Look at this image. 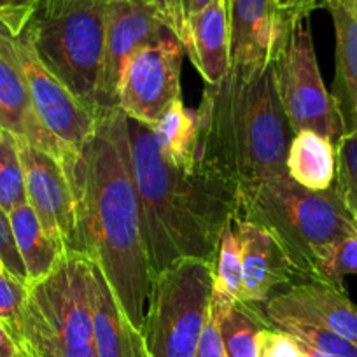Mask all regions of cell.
<instances>
[{
	"label": "cell",
	"instance_id": "cell-1",
	"mask_svg": "<svg viewBox=\"0 0 357 357\" xmlns=\"http://www.w3.org/2000/svg\"><path fill=\"white\" fill-rule=\"evenodd\" d=\"M61 160L74 193L79 254L100 268L119 307L142 331L151 268L128 116L119 107L98 112L89 139Z\"/></svg>",
	"mask_w": 357,
	"mask_h": 357
},
{
	"label": "cell",
	"instance_id": "cell-2",
	"mask_svg": "<svg viewBox=\"0 0 357 357\" xmlns=\"http://www.w3.org/2000/svg\"><path fill=\"white\" fill-rule=\"evenodd\" d=\"M128 132L151 280L177 259L214 264L222 229L238 215V184L205 161H168L151 126L128 119Z\"/></svg>",
	"mask_w": 357,
	"mask_h": 357
},
{
	"label": "cell",
	"instance_id": "cell-3",
	"mask_svg": "<svg viewBox=\"0 0 357 357\" xmlns=\"http://www.w3.org/2000/svg\"><path fill=\"white\" fill-rule=\"evenodd\" d=\"M197 116V161L221 170L238 188L287 175L294 133L277 97L272 63L229 68L221 82L205 86Z\"/></svg>",
	"mask_w": 357,
	"mask_h": 357
},
{
	"label": "cell",
	"instance_id": "cell-4",
	"mask_svg": "<svg viewBox=\"0 0 357 357\" xmlns=\"http://www.w3.org/2000/svg\"><path fill=\"white\" fill-rule=\"evenodd\" d=\"M266 229L291 261L301 282H322L333 249L357 226L335 188L310 191L289 177L240 186L238 215Z\"/></svg>",
	"mask_w": 357,
	"mask_h": 357
},
{
	"label": "cell",
	"instance_id": "cell-5",
	"mask_svg": "<svg viewBox=\"0 0 357 357\" xmlns=\"http://www.w3.org/2000/svg\"><path fill=\"white\" fill-rule=\"evenodd\" d=\"M109 0H44L29 20L43 63L97 118Z\"/></svg>",
	"mask_w": 357,
	"mask_h": 357
},
{
	"label": "cell",
	"instance_id": "cell-6",
	"mask_svg": "<svg viewBox=\"0 0 357 357\" xmlns=\"http://www.w3.org/2000/svg\"><path fill=\"white\" fill-rule=\"evenodd\" d=\"M214 264L177 259L151 280L142 336L149 357H195L212 300Z\"/></svg>",
	"mask_w": 357,
	"mask_h": 357
},
{
	"label": "cell",
	"instance_id": "cell-7",
	"mask_svg": "<svg viewBox=\"0 0 357 357\" xmlns=\"http://www.w3.org/2000/svg\"><path fill=\"white\" fill-rule=\"evenodd\" d=\"M272 70L277 97L293 133L312 130L338 142L343 137L342 118L322 81L308 20L291 29L273 58Z\"/></svg>",
	"mask_w": 357,
	"mask_h": 357
},
{
	"label": "cell",
	"instance_id": "cell-8",
	"mask_svg": "<svg viewBox=\"0 0 357 357\" xmlns=\"http://www.w3.org/2000/svg\"><path fill=\"white\" fill-rule=\"evenodd\" d=\"M32 15L33 11L6 15L11 22L16 63L22 70L30 100L43 125L56 137L58 142L67 149L75 151L93 133L97 118L86 111L43 63L29 32V20Z\"/></svg>",
	"mask_w": 357,
	"mask_h": 357
},
{
	"label": "cell",
	"instance_id": "cell-9",
	"mask_svg": "<svg viewBox=\"0 0 357 357\" xmlns=\"http://www.w3.org/2000/svg\"><path fill=\"white\" fill-rule=\"evenodd\" d=\"M184 47L172 36L147 44L130 58L119 86V109L128 119L153 126L181 98Z\"/></svg>",
	"mask_w": 357,
	"mask_h": 357
},
{
	"label": "cell",
	"instance_id": "cell-10",
	"mask_svg": "<svg viewBox=\"0 0 357 357\" xmlns=\"http://www.w3.org/2000/svg\"><path fill=\"white\" fill-rule=\"evenodd\" d=\"M16 140L25 172L26 202L65 252L79 254L75 202L63 160L29 140Z\"/></svg>",
	"mask_w": 357,
	"mask_h": 357
},
{
	"label": "cell",
	"instance_id": "cell-11",
	"mask_svg": "<svg viewBox=\"0 0 357 357\" xmlns=\"http://www.w3.org/2000/svg\"><path fill=\"white\" fill-rule=\"evenodd\" d=\"M172 36L153 0H109L105 58L98 112L119 107V86L130 58L147 44Z\"/></svg>",
	"mask_w": 357,
	"mask_h": 357
},
{
	"label": "cell",
	"instance_id": "cell-12",
	"mask_svg": "<svg viewBox=\"0 0 357 357\" xmlns=\"http://www.w3.org/2000/svg\"><path fill=\"white\" fill-rule=\"evenodd\" d=\"M268 321H298L336 333L357 347V305L345 291L324 282H298L263 305Z\"/></svg>",
	"mask_w": 357,
	"mask_h": 357
},
{
	"label": "cell",
	"instance_id": "cell-13",
	"mask_svg": "<svg viewBox=\"0 0 357 357\" xmlns=\"http://www.w3.org/2000/svg\"><path fill=\"white\" fill-rule=\"evenodd\" d=\"M231 68L257 70L272 63L294 25L284 22L277 0H226Z\"/></svg>",
	"mask_w": 357,
	"mask_h": 357
},
{
	"label": "cell",
	"instance_id": "cell-14",
	"mask_svg": "<svg viewBox=\"0 0 357 357\" xmlns=\"http://www.w3.org/2000/svg\"><path fill=\"white\" fill-rule=\"evenodd\" d=\"M0 126L16 139L29 140L33 146L63 158L67 147L43 125L36 114L22 70L13 50L11 22L0 15Z\"/></svg>",
	"mask_w": 357,
	"mask_h": 357
},
{
	"label": "cell",
	"instance_id": "cell-15",
	"mask_svg": "<svg viewBox=\"0 0 357 357\" xmlns=\"http://www.w3.org/2000/svg\"><path fill=\"white\" fill-rule=\"evenodd\" d=\"M242 240V289L238 301L263 307L280 286L301 282L291 261L266 229L235 218Z\"/></svg>",
	"mask_w": 357,
	"mask_h": 357
},
{
	"label": "cell",
	"instance_id": "cell-16",
	"mask_svg": "<svg viewBox=\"0 0 357 357\" xmlns=\"http://www.w3.org/2000/svg\"><path fill=\"white\" fill-rule=\"evenodd\" d=\"M91 312L98 357H149L142 331L126 317L107 279L95 263H91Z\"/></svg>",
	"mask_w": 357,
	"mask_h": 357
},
{
	"label": "cell",
	"instance_id": "cell-17",
	"mask_svg": "<svg viewBox=\"0 0 357 357\" xmlns=\"http://www.w3.org/2000/svg\"><path fill=\"white\" fill-rule=\"evenodd\" d=\"M335 25V82L333 98L338 107L343 135L357 133V4L356 0H329Z\"/></svg>",
	"mask_w": 357,
	"mask_h": 357
},
{
	"label": "cell",
	"instance_id": "cell-18",
	"mask_svg": "<svg viewBox=\"0 0 357 357\" xmlns=\"http://www.w3.org/2000/svg\"><path fill=\"white\" fill-rule=\"evenodd\" d=\"M190 43L184 53L207 84H218L231 68V40L226 0H212L190 18Z\"/></svg>",
	"mask_w": 357,
	"mask_h": 357
},
{
	"label": "cell",
	"instance_id": "cell-19",
	"mask_svg": "<svg viewBox=\"0 0 357 357\" xmlns=\"http://www.w3.org/2000/svg\"><path fill=\"white\" fill-rule=\"evenodd\" d=\"M13 238L26 272V286L46 279L67 256L63 247L44 229L32 207L18 205L9 212Z\"/></svg>",
	"mask_w": 357,
	"mask_h": 357
},
{
	"label": "cell",
	"instance_id": "cell-20",
	"mask_svg": "<svg viewBox=\"0 0 357 357\" xmlns=\"http://www.w3.org/2000/svg\"><path fill=\"white\" fill-rule=\"evenodd\" d=\"M286 172L307 190H329L336 178V144L312 130L294 133L287 149Z\"/></svg>",
	"mask_w": 357,
	"mask_h": 357
},
{
	"label": "cell",
	"instance_id": "cell-21",
	"mask_svg": "<svg viewBox=\"0 0 357 357\" xmlns=\"http://www.w3.org/2000/svg\"><path fill=\"white\" fill-rule=\"evenodd\" d=\"M151 130L168 161L183 168L197 163L198 116L197 111L184 105L183 98L172 102Z\"/></svg>",
	"mask_w": 357,
	"mask_h": 357
},
{
	"label": "cell",
	"instance_id": "cell-22",
	"mask_svg": "<svg viewBox=\"0 0 357 357\" xmlns=\"http://www.w3.org/2000/svg\"><path fill=\"white\" fill-rule=\"evenodd\" d=\"M242 289V240L236 219L225 226L219 240L212 277V307L221 314L231 310Z\"/></svg>",
	"mask_w": 357,
	"mask_h": 357
},
{
	"label": "cell",
	"instance_id": "cell-23",
	"mask_svg": "<svg viewBox=\"0 0 357 357\" xmlns=\"http://www.w3.org/2000/svg\"><path fill=\"white\" fill-rule=\"evenodd\" d=\"M219 322H221V333L228 357H257L259 331L266 326H272V322L264 315L263 307L243 303V301H236L231 310L226 314L219 312Z\"/></svg>",
	"mask_w": 357,
	"mask_h": 357
},
{
	"label": "cell",
	"instance_id": "cell-24",
	"mask_svg": "<svg viewBox=\"0 0 357 357\" xmlns=\"http://www.w3.org/2000/svg\"><path fill=\"white\" fill-rule=\"evenodd\" d=\"M22 204H26V190L18 140L4 130L0 139V208L9 214Z\"/></svg>",
	"mask_w": 357,
	"mask_h": 357
},
{
	"label": "cell",
	"instance_id": "cell-25",
	"mask_svg": "<svg viewBox=\"0 0 357 357\" xmlns=\"http://www.w3.org/2000/svg\"><path fill=\"white\" fill-rule=\"evenodd\" d=\"M336 195L357 226V133L343 135L336 142Z\"/></svg>",
	"mask_w": 357,
	"mask_h": 357
},
{
	"label": "cell",
	"instance_id": "cell-26",
	"mask_svg": "<svg viewBox=\"0 0 357 357\" xmlns=\"http://www.w3.org/2000/svg\"><path fill=\"white\" fill-rule=\"evenodd\" d=\"M273 326L289 333L300 343H305L328 357H357V347L352 342L324 328L298 321H280Z\"/></svg>",
	"mask_w": 357,
	"mask_h": 357
},
{
	"label": "cell",
	"instance_id": "cell-27",
	"mask_svg": "<svg viewBox=\"0 0 357 357\" xmlns=\"http://www.w3.org/2000/svg\"><path fill=\"white\" fill-rule=\"evenodd\" d=\"M26 296H29L26 282L16 279L8 270H0V321L8 326L13 336L20 329Z\"/></svg>",
	"mask_w": 357,
	"mask_h": 357
},
{
	"label": "cell",
	"instance_id": "cell-28",
	"mask_svg": "<svg viewBox=\"0 0 357 357\" xmlns=\"http://www.w3.org/2000/svg\"><path fill=\"white\" fill-rule=\"evenodd\" d=\"M347 275H357V233L347 236L333 249L322 272V282L345 291L343 279Z\"/></svg>",
	"mask_w": 357,
	"mask_h": 357
},
{
	"label": "cell",
	"instance_id": "cell-29",
	"mask_svg": "<svg viewBox=\"0 0 357 357\" xmlns=\"http://www.w3.org/2000/svg\"><path fill=\"white\" fill-rule=\"evenodd\" d=\"M257 357H305V352L294 336L272 324L259 331Z\"/></svg>",
	"mask_w": 357,
	"mask_h": 357
},
{
	"label": "cell",
	"instance_id": "cell-30",
	"mask_svg": "<svg viewBox=\"0 0 357 357\" xmlns=\"http://www.w3.org/2000/svg\"><path fill=\"white\" fill-rule=\"evenodd\" d=\"M0 261L11 275L26 282L25 266H23V261L20 257L18 249H16L15 238H13L9 215L2 208H0Z\"/></svg>",
	"mask_w": 357,
	"mask_h": 357
},
{
	"label": "cell",
	"instance_id": "cell-31",
	"mask_svg": "<svg viewBox=\"0 0 357 357\" xmlns=\"http://www.w3.org/2000/svg\"><path fill=\"white\" fill-rule=\"evenodd\" d=\"M195 357H228L225 349V340H222L219 312L214 307H211V310H208L207 322H205L204 331H202Z\"/></svg>",
	"mask_w": 357,
	"mask_h": 357
},
{
	"label": "cell",
	"instance_id": "cell-32",
	"mask_svg": "<svg viewBox=\"0 0 357 357\" xmlns=\"http://www.w3.org/2000/svg\"><path fill=\"white\" fill-rule=\"evenodd\" d=\"M153 4L168 30L177 37L178 43L186 50L188 43H190V29H188V22L184 18L181 0H153Z\"/></svg>",
	"mask_w": 357,
	"mask_h": 357
},
{
	"label": "cell",
	"instance_id": "cell-33",
	"mask_svg": "<svg viewBox=\"0 0 357 357\" xmlns=\"http://www.w3.org/2000/svg\"><path fill=\"white\" fill-rule=\"evenodd\" d=\"M328 4L329 0H277L280 15H282L284 22L289 25L308 20L312 13L322 8L326 9Z\"/></svg>",
	"mask_w": 357,
	"mask_h": 357
},
{
	"label": "cell",
	"instance_id": "cell-34",
	"mask_svg": "<svg viewBox=\"0 0 357 357\" xmlns=\"http://www.w3.org/2000/svg\"><path fill=\"white\" fill-rule=\"evenodd\" d=\"M44 0H0V15H16V13H32Z\"/></svg>",
	"mask_w": 357,
	"mask_h": 357
},
{
	"label": "cell",
	"instance_id": "cell-35",
	"mask_svg": "<svg viewBox=\"0 0 357 357\" xmlns=\"http://www.w3.org/2000/svg\"><path fill=\"white\" fill-rule=\"evenodd\" d=\"M18 352V343L15 342L13 335L9 333L8 326L0 321V357H16Z\"/></svg>",
	"mask_w": 357,
	"mask_h": 357
},
{
	"label": "cell",
	"instance_id": "cell-36",
	"mask_svg": "<svg viewBox=\"0 0 357 357\" xmlns=\"http://www.w3.org/2000/svg\"><path fill=\"white\" fill-rule=\"evenodd\" d=\"M212 0H181V4H183V13L186 22L190 23V18L197 13L204 11L208 4H211Z\"/></svg>",
	"mask_w": 357,
	"mask_h": 357
},
{
	"label": "cell",
	"instance_id": "cell-37",
	"mask_svg": "<svg viewBox=\"0 0 357 357\" xmlns=\"http://www.w3.org/2000/svg\"><path fill=\"white\" fill-rule=\"evenodd\" d=\"M300 345H301V349H303V352H305V357H328V356H326V354L319 352V350L312 349V347L305 345V343H300Z\"/></svg>",
	"mask_w": 357,
	"mask_h": 357
},
{
	"label": "cell",
	"instance_id": "cell-38",
	"mask_svg": "<svg viewBox=\"0 0 357 357\" xmlns=\"http://www.w3.org/2000/svg\"><path fill=\"white\" fill-rule=\"evenodd\" d=\"M18 349H20V352H18V356H16V357H33L32 354H30L29 350L25 349V347H20L18 345Z\"/></svg>",
	"mask_w": 357,
	"mask_h": 357
},
{
	"label": "cell",
	"instance_id": "cell-39",
	"mask_svg": "<svg viewBox=\"0 0 357 357\" xmlns=\"http://www.w3.org/2000/svg\"><path fill=\"white\" fill-rule=\"evenodd\" d=\"M2 135H4V128L0 126V139H2Z\"/></svg>",
	"mask_w": 357,
	"mask_h": 357
},
{
	"label": "cell",
	"instance_id": "cell-40",
	"mask_svg": "<svg viewBox=\"0 0 357 357\" xmlns=\"http://www.w3.org/2000/svg\"><path fill=\"white\" fill-rule=\"evenodd\" d=\"M0 270H6V268H4V264H2V261H0Z\"/></svg>",
	"mask_w": 357,
	"mask_h": 357
},
{
	"label": "cell",
	"instance_id": "cell-41",
	"mask_svg": "<svg viewBox=\"0 0 357 357\" xmlns=\"http://www.w3.org/2000/svg\"><path fill=\"white\" fill-rule=\"evenodd\" d=\"M356 4H357V0H356Z\"/></svg>",
	"mask_w": 357,
	"mask_h": 357
}]
</instances>
